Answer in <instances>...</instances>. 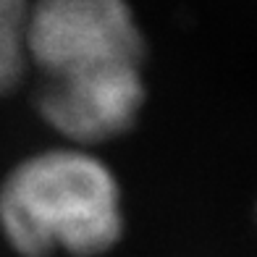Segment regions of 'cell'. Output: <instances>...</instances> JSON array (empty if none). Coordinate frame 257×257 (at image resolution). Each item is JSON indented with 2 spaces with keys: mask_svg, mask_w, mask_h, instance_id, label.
<instances>
[{
  "mask_svg": "<svg viewBox=\"0 0 257 257\" xmlns=\"http://www.w3.org/2000/svg\"><path fill=\"white\" fill-rule=\"evenodd\" d=\"M0 231L21 257H97L123 233L121 186L97 158L53 150L0 186Z\"/></svg>",
  "mask_w": 257,
  "mask_h": 257,
  "instance_id": "obj_1",
  "label": "cell"
},
{
  "mask_svg": "<svg viewBox=\"0 0 257 257\" xmlns=\"http://www.w3.org/2000/svg\"><path fill=\"white\" fill-rule=\"evenodd\" d=\"M27 0H0V95L19 81L27 63Z\"/></svg>",
  "mask_w": 257,
  "mask_h": 257,
  "instance_id": "obj_4",
  "label": "cell"
},
{
  "mask_svg": "<svg viewBox=\"0 0 257 257\" xmlns=\"http://www.w3.org/2000/svg\"><path fill=\"white\" fill-rule=\"evenodd\" d=\"M27 53L48 79L110 66H139L145 40L126 0H37Z\"/></svg>",
  "mask_w": 257,
  "mask_h": 257,
  "instance_id": "obj_2",
  "label": "cell"
},
{
  "mask_svg": "<svg viewBox=\"0 0 257 257\" xmlns=\"http://www.w3.org/2000/svg\"><path fill=\"white\" fill-rule=\"evenodd\" d=\"M145 105L139 66H110L97 71L48 79L37 110L45 123L79 142H102L132 128Z\"/></svg>",
  "mask_w": 257,
  "mask_h": 257,
  "instance_id": "obj_3",
  "label": "cell"
}]
</instances>
